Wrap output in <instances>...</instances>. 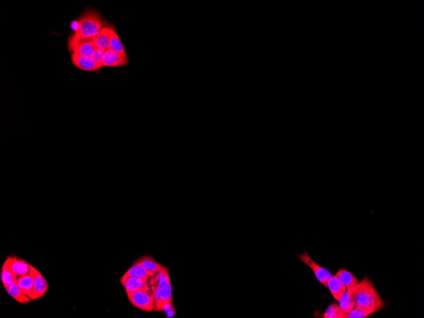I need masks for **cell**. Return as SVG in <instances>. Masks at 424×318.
Here are the masks:
<instances>
[{"label":"cell","instance_id":"obj_14","mask_svg":"<svg viewBox=\"0 0 424 318\" xmlns=\"http://www.w3.org/2000/svg\"><path fill=\"white\" fill-rule=\"evenodd\" d=\"M114 30L115 29L113 28H102L99 34L96 36V45L98 49L104 50V51L109 49Z\"/></svg>","mask_w":424,"mask_h":318},{"label":"cell","instance_id":"obj_11","mask_svg":"<svg viewBox=\"0 0 424 318\" xmlns=\"http://www.w3.org/2000/svg\"><path fill=\"white\" fill-rule=\"evenodd\" d=\"M356 287H357V285L347 289V290L343 294L340 300H338L339 306L345 314L349 312L352 309L355 308Z\"/></svg>","mask_w":424,"mask_h":318},{"label":"cell","instance_id":"obj_16","mask_svg":"<svg viewBox=\"0 0 424 318\" xmlns=\"http://www.w3.org/2000/svg\"><path fill=\"white\" fill-rule=\"evenodd\" d=\"M17 283L23 292L29 297L33 289L34 283V276L32 269L29 274L17 278Z\"/></svg>","mask_w":424,"mask_h":318},{"label":"cell","instance_id":"obj_12","mask_svg":"<svg viewBox=\"0 0 424 318\" xmlns=\"http://www.w3.org/2000/svg\"><path fill=\"white\" fill-rule=\"evenodd\" d=\"M6 292L16 300L19 303L23 304H29L30 302V298L26 295L25 293L23 292L21 289L19 288V285H17L16 282L10 283L5 287Z\"/></svg>","mask_w":424,"mask_h":318},{"label":"cell","instance_id":"obj_17","mask_svg":"<svg viewBox=\"0 0 424 318\" xmlns=\"http://www.w3.org/2000/svg\"><path fill=\"white\" fill-rule=\"evenodd\" d=\"M12 268L15 276L19 278L29 274L31 269V265L23 259L12 256Z\"/></svg>","mask_w":424,"mask_h":318},{"label":"cell","instance_id":"obj_9","mask_svg":"<svg viewBox=\"0 0 424 318\" xmlns=\"http://www.w3.org/2000/svg\"><path fill=\"white\" fill-rule=\"evenodd\" d=\"M127 56L121 55L110 49L105 51L102 56L101 64L106 67H120L128 64Z\"/></svg>","mask_w":424,"mask_h":318},{"label":"cell","instance_id":"obj_3","mask_svg":"<svg viewBox=\"0 0 424 318\" xmlns=\"http://www.w3.org/2000/svg\"><path fill=\"white\" fill-rule=\"evenodd\" d=\"M103 22L99 13L94 10L85 12L78 21L76 35L82 37H96L102 30Z\"/></svg>","mask_w":424,"mask_h":318},{"label":"cell","instance_id":"obj_2","mask_svg":"<svg viewBox=\"0 0 424 318\" xmlns=\"http://www.w3.org/2000/svg\"><path fill=\"white\" fill-rule=\"evenodd\" d=\"M156 277L152 281L154 283L152 294L154 300V311H159L164 302H172V289L171 282L167 267L156 273Z\"/></svg>","mask_w":424,"mask_h":318},{"label":"cell","instance_id":"obj_24","mask_svg":"<svg viewBox=\"0 0 424 318\" xmlns=\"http://www.w3.org/2000/svg\"><path fill=\"white\" fill-rule=\"evenodd\" d=\"M159 311L165 312L167 318H173L176 313V309H175V307L174 305L172 304V302H164V303L161 305Z\"/></svg>","mask_w":424,"mask_h":318},{"label":"cell","instance_id":"obj_18","mask_svg":"<svg viewBox=\"0 0 424 318\" xmlns=\"http://www.w3.org/2000/svg\"><path fill=\"white\" fill-rule=\"evenodd\" d=\"M124 276L148 279L151 277H154L155 274L152 273L151 272L149 271L141 263L136 262L132 265V267H130L126 272Z\"/></svg>","mask_w":424,"mask_h":318},{"label":"cell","instance_id":"obj_23","mask_svg":"<svg viewBox=\"0 0 424 318\" xmlns=\"http://www.w3.org/2000/svg\"><path fill=\"white\" fill-rule=\"evenodd\" d=\"M374 313V311L370 309L355 307L349 312L345 314L344 318H365Z\"/></svg>","mask_w":424,"mask_h":318},{"label":"cell","instance_id":"obj_10","mask_svg":"<svg viewBox=\"0 0 424 318\" xmlns=\"http://www.w3.org/2000/svg\"><path fill=\"white\" fill-rule=\"evenodd\" d=\"M71 60L74 66L81 70L94 71L103 67L101 64L96 62L91 58L81 56L79 54H72Z\"/></svg>","mask_w":424,"mask_h":318},{"label":"cell","instance_id":"obj_4","mask_svg":"<svg viewBox=\"0 0 424 318\" xmlns=\"http://www.w3.org/2000/svg\"><path fill=\"white\" fill-rule=\"evenodd\" d=\"M97 48L96 37H82L74 34L69 37L68 49L73 54L91 58Z\"/></svg>","mask_w":424,"mask_h":318},{"label":"cell","instance_id":"obj_5","mask_svg":"<svg viewBox=\"0 0 424 318\" xmlns=\"http://www.w3.org/2000/svg\"><path fill=\"white\" fill-rule=\"evenodd\" d=\"M152 289H141L134 292L128 293L129 301L135 308L146 312H152L154 309V300Z\"/></svg>","mask_w":424,"mask_h":318},{"label":"cell","instance_id":"obj_6","mask_svg":"<svg viewBox=\"0 0 424 318\" xmlns=\"http://www.w3.org/2000/svg\"><path fill=\"white\" fill-rule=\"evenodd\" d=\"M297 258L312 270L317 280L321 285L327 287L328 281L333 276L331 271L314 262L307 252L298 255Z\"/></svg>","mask_w":424,"mask_h":318},{"label":"cell","instance_id":"obj_20","mask_svg":"<svg viewBox=\"0 0 424 318\" xmlns=\"http://www.w3.org/2000/svg\"><path fill=\"white\" fill-rule=\"evenodd\" d=\"M137 262L141 263L146 269L154 274L158 273L163 267V265L157 262L154 259L150 256H145L140 258L137 260Z\"/></svg>","mask_w":424,"mask_h":318},{"label":"cell","instance_id":"obj_13","mask_svg":"<svg viewBox=\"0 0 424 318\" xmlns=\"http://www.w3.org/2000/svg\"><path fill=\"white\" fill-rule=\"evenodd\" d=\"M327 287L331 291L332 296L335 300H340L343 294L347 290V288L338 280L337 276L333 275L328 281Z\"/></svg>","mask_w":424,"mask_h":318},{"label":"cell","instance_id":"obj_22","mask_svg":"<svg viewBox=\"0 0 424 318\" xmlns=\"http://www.w3.org/2000/svg\"><path fill=\"white\" fill-rule=\"evenodd\" d=\"M109 49L121 54V55L126 56L123 43H122V41L120 40V37L118 35L115 29L114 30L112 38H111Z\"/></svg>","mask_w":424,"mask_h":318},{"label":"cell","instance_id":"obj_7","mask_svg":"<svg viewBox=\"0 0 424 318\" xmlns=\"http://www.w3.org/2000/svg\"><path fill=\"white\" fill-rule=\"evenodd\" d=\"M31 269L34 273V283L33 289L29 297L30 300H34L42 297L47 293L49 289V284L38 270L33 266H31Z\"/></svg>","mask_w":424,"mask_h":318},{"label":"cell","instance_id":"obj_21","mask_svg":"<svg viewBox=\"0 0 424 318\" xmlns=\"http://www.w3.org/2000/svg\"><path fill=\"white\" fill-rule=\"evenodd\" d=\"M345 314L338 305L333 303L328 306L325 313L321 315L323 318H344Z\"/></svg>","mask_w":424,"mask_h":318},{"label":"cell","instance_id":"obj_19","mask_svg":"<svg viewBox=\"0 0 424 318\" xmlns=\"http://www.w3.org/2000/svg\"><path fill=\"white\" fill-rule=\"evenodd\" d=\"M335 275L347 289L355 286L360 282L355 275L345 269H340Z\"/></svg>","mask_w":424,"mask_h":318},{"label":"cell","instance_id":"obj_1","mask_svg":"<svg viewBox=\"0 0 424 318\" xmlns=\"http://www.w3.org/2000/svg\"><path fill=\"white\" fill-rule=\"evenodd\" d=\"M355 301V307L370 309L375 313L381 310L384 305L383 299L368 277H365L357 285Z\"/></svg>","mask_w":424,"mask_h":318},{"label":"cell","instance_id":"obj_25","mask_svg":"<svg viewBox=\"0 0 424 318\" xmlns=\"http://www.w3.org/2000/svg\"><path fill=\"white\" fill-rule=\"evenodd\" d=\"M104 52L105 51H104V50L98 49V48H97V49H96L95 51L94 52L91 58H92L94 61H95L96 62L101 64L102 58V56H103Z\"/></svg>","mask_w":424,"mask_h":318},{"label":"cell","instance_id":"obj_8","mask_svg":"<svg viewBox=\"0 0 424 318\" xmlns=\"http://www.w3.org/2000/svg\"><path fill=\"white\" fill-rule=\"evenodd\" d=\"M148 279L132 277V276H124L120 280L126 293L134 292L141 289H151V288L149 285Z\"/></svg>","mask_w":424,"mask_h":318},{"label":"cell","instance_id":"obj_15","mask_svg":"<svg viewBox=\"0 0 424 318\" xmlns=\"http://www.w3.org/2000/svg\"><path fill=\"white\" fill-rule=\"evenodd\" d=\"M17 277L13 272L12 268V257H9L3 263L1 269V280L3 286L16 282Z\"/></svg>","mask_w":424,"mask_h":318}]
</instances>
